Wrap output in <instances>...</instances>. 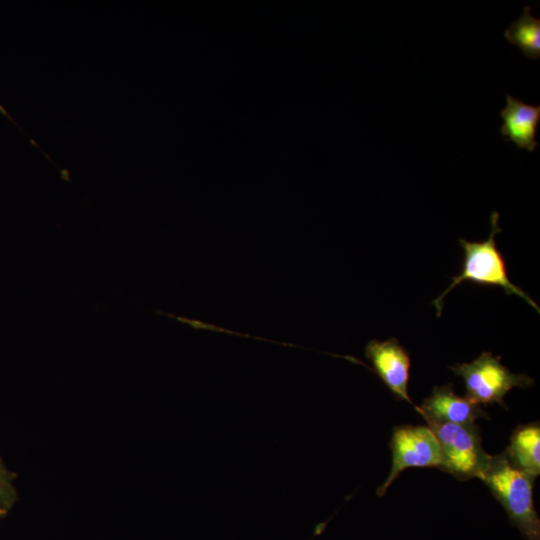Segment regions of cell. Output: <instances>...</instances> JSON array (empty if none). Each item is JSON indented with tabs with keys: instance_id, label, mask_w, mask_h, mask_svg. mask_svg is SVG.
<instances>
[{
	"instance_id": "cell-1",
	"label": "cell",
	"mask_w": 540,
	"mask_h": 540,
	"mask_svg": "<svg viewBox=\"0 0 540 540\" xmlns=\"http://www.w3.org/2000/svg\"><path fill=\"white\" fill-rule=\"evenodd\" d=\"M527 540H540V519L533 502L535 477L517 468L505 453L490 456L479 476Z\"/></svg>"
},
{
	"instance_id": "cell-2",
	"label": "cell",
	"mask_w": 540,
	"mask_h": 540,
	"mask_svg": "<svg viewBox=\"0 0 540 540\" xmlns=\"http://www.w3.org/2000/svg\"><path fill=\"white\" fill-rule=\"evenodd\" d=\"M499 214L494 211L491 214V232L484 241H467L460 238L459 243L463 249V261L461 272L451 278L452 282L447 289L436 297L431 303L441 316L444 297L457 285L464 281L472 282L479 286L501 287L507 295H516L522 298L538 313L539 306L520 287L513 284L508 276L505 259L498 250L495 237L502 230L498 224Z\"/></svg>"
},
{
	"instance_id": "cell-3",
	"label": "cell",
	"mask_w": 540,
	"mask_h": 540,
	"mask_svg": "<svg viewBox=\"0 0 540 540\" xmlns=\"http://www.w3.org/2000/svg\"><path fill=\"white\" fill-rule=\"evenodd\" d=\"M449 369L463 378L466 397L474 403H497L507 409L504 397L514 387L522 389L530 386L533 379L526 374L511 372L500 362L499 356L482 352L470 363L455 364Z\"/></svg>"
},
{
	"instance_id": "cell-4",
	"label": "cell",
	"mask_w": 540,
	"mask_h": 540,
	"mask_svg": "<svg viewBox=\"0 0 540 540\" xmlns=\"http://www.w3.org/2000/svg\"><path fill=\"white\" fill-rule=\"evenodd\" d=\"M426 422L440 446V468L459 480L479 478L491 455L482 447L477 426Z\"/></svg>"
},
{
	"instance_id": "cell-5",
	"label": "cell",
	"mask_w": 540,
	"mask_h": 540,
	"mask_svg": "<svg viewBox=\"0 0 540 540\" xmlns=\"http://www.w3.org/2000/svg\"><path fill=\"white\" fill-rule=\"evenodd\" d=\"M390 448L392 465L387 479L377 489L383 496L398 475L409 467H441L439 443L428 426L402 425L393 429Z\"/></svg>"
},
{
	"instance_id": "cell-6",
	"label": "cell",
	"mask_w": 540,
	"mask_h": 540,
	"mask_svg": "<svg viewBox=\"0 0 540 540\" xmlns=\"http://www.w3.org/2000/svg\"><path fill=\"white\" fill-rule=\"evenodd\" d=\"M365 357L389 390L401 400L413 404L408 394L410 376L409 353L396 338L371 340L365 347Z\"/></svg>"
},
{
	"instance_id": "cell-7",
	"label": "cell",
	"mask_w": 540,
	"mask_h": 540,
	"mask_svg": "<svg viewBox=\"0 0 540 540\" xmlns=\"http://www.w3.org/2000/svg\"><path fill=\"white\" fill-rule=\"evenodd\" d=\"M426 421L473 425L478 418L488 419L480 405L457 395L452 384L435 386L421 406H414Z\"/></svg>"
},
{
	"instance_id": "cell-8",
	"label": "cell",
	"mask_w": 540,
	"mask_h": 540,
	"mask_svg": "<svg viewBox=\"0 0 540 540\" xmlns=\"http://www.w3.org/2000/svg\"><path fill=\"white\" fill-rule=\"evenodd\" d=\"M503 125L500 132L506 141L513 142L517 148L534 151L538 146L536 133L540 122V105H529L509 94L506 106L500 112Z\"/></svg>"
},
{
	"instance_id": "cell-9",
	"label": "cell",
	"mask_w": 540,
	"mask_h": 540,
	"mask_svg": "<svg viewBox=\"0 0 540 540\" xmlns=\"http://www.w3.org/2000/svg\"><path fill=\"white\" fill-rule=\"evenodd\" d=\"M539 447L540 425L533 422L514 430L504 453L517 468L536 478L540 473Z\"/></svg>"
},
{
	"instance_id": "cell-10",
	"label": "cell",
	"mask_w": 540,
	"mask_h": 540,
	"mask_svg": "<svg viewBox=\"0 0 540 540\" xmlns=\"http://www.w3.org/2000/svg\"><path fill=\"white\" fill-rule=\"evenodd\" d=\"M531 7L525 6L522 15L513 21L504 31V37L510 44L519 47L525 57L540 58V19L530 13Z\"/></svg>"
},
{
	"instance_id": "cell-11",
	"label": "cell",
	"mask_w": 540,
	"mask_h": 540,
	"mask_svg": "<svg viewBox=\"0 0 540 540\" xmlns=\"http://www.w3.org/2000/svg\"><path fill=\"white\" fill-rule=\"evenodd\" d=\"M5 491V479L2 471L0 470V495Z\"/></svg>"
},
{
	"instance_id": "cell-12",
	"label": "cell",
	"mask_w": 540,
	"mask_h": 540,
	"mask_svg": "<svg viewBox=\"0 0 540 540\" xmlns=\"http://www.w3.org/2000/svg\"><path fill=\"white\" fill-rule=\"evenodd\" d=\"M4 514V509L0 508V516Z\"/></svg>"
}]
</instances>
